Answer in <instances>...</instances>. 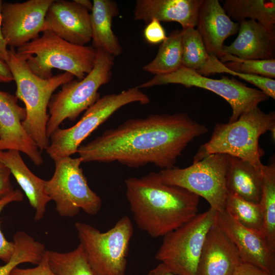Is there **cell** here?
I'll list each match as a JSON object with an SVG mask.
<instances>
[{"instance_id": "38", "label": "cell", "mask_w": 275, "mask_h": 275, "mask_svg": "<svg viewBox=\"0 0 275 275\" xmlns=\"http://www.w3.org/2000/svg\"><path fill=\"white\" fill-rule=\"evenodd\" d=\"M12 80L13 78L9 66L0 58V83L9 82Z\"/></svg>"}, {"instance_id": "4", "label": "cell", "mask_w": 275, "mask_h": 275, "mask_svg": "<svg viewBox=\"0 0 275 275\" xmlns=\"http://www.w3.org/2000/svg\"><path fill=\"white\" fill-rule=\"evenodd\" d=\"M6 63L16 83L15 96L25 105L26 117L22 126L39 150H46L49 144L46 134L49 119L47 108L52 94L74 77L64 72L47 79L40 78L32 72L24 59L13 48L9 49Z\"/></svg>"}, {"instance_id": "2", "label": "cell", "mask_w": 275, "mask_h": 275, "mask_svg": "<svg viewBox=\"0 0 275 275\" xmlns=\"http://www.w3.org/2000/svg\"><path fill=\"white\" fill-rule=\"evenodd\" d=\"M125 184L136 226L152 237H163L198 214L200 197L164 183L158 172L127 178Z\"/></svg>"}, {"instance_id": "14", "label": "cell", "mask_w": 275, "mask_h": 275, "mask_svg": "<svg viewBox=\"0 0 275 275\" xmlns=\"http://www.w3.org/2000/svg\"><path fill=\"white\" fill-rule=\"evenodd\" d=\"M215 224L234 244L243 263L275 275V250L261 233L243 226L225 210L217 212Z\"/></svg>"}, {"instance_id": "15", "label": "cell", "mask_w": 275, "mask_h": 275, "mask_svg": "<svg viewBox=\"0 0 275 275\" xmlns=\"http://www.w3.org/2000/svg\"><path fill=\"white\" fill-rule=\"evenodd\" d=\"M15 95L0 90V150H16L26 154L37 166L43 159L36 144L24 130V107L19 105Z\"/></svg>"}, {"instance_id": "40", "label": "cell", "mask_w": 275, "mask_h": 275, "mask_svg": "<svg viewBox=\"0 0 275 275\" xmlns=\"http://www.w3.org/2000/svg\"><path fill=\"white\" fill-rule=\"evenodd\" d=\"M148 275H177L170 271L163 264L160 263L152 269Z\"/></svg>"}, {"instance_id": "22", "label": "cell", "mask_w": 275, "mask_h": 275, "mask_svg": "<svg viewBox=\"0 0 275 275\" xmlns=\"http://www.w3.org/2000/svg\"><path fill=\"white\" fill-rule=\"evenodd\" d=\"M90 13L92 46L116 57L123 52L119 40L114 34L112 22L118 15L117 4L112 0H93Z\"/></svg>"}, {"instance_id": "20", "label": "cell", "mask_w": 275, "mask_h": 275, "mask_svg": "<svg viewBox=\"0 0 275 275\" xmlns=\"http://www.w3.org/2000/svg\"><path fill=\"white\" fill-rule=\"evenodd\" d=\"M239 23L236 39L223 51L244 60L274 59L275 31L254 20Z\"/></svg>"}, {"instance_id": "39", "label": "cell", "mask_w": 275, "mask_h": 275, "mask_svg": "<svg viewBox=\"0 0 275 275\" xmlns=\"http://www.w3.org/2000/svg\"><path fill=\"white\" fill-rule=\"evenodd\" d=\"M3 1L0 0V58L6 62L8 58L9 49L7 48V45L3 36L1 23V9Z\"/></svg>"}, {"instance_id": "37", "label": "cell", "mask_w": 275, "mask_h": 275, "mask_svg": "<svg viewBox=\"0 0 275 275\" xmlns=\"http://www.w3.org/2000/svg\"><path fill=\"white\" fill-rule=\"evenodd\" d=\"M232 275H271L254 265L241 262L233 271Z\"/></svg>"}, {"instance_id": "17", "label": "cell", "mask_w": 275, "mask_h": 275, "mask_svg": "<svg viewBox=\"0 0 275 275\" xmlns=\"http://www.w3.org/2000/svg\"><path fill=\"white\" fill-rule=\"evenodd\" d=\"M239 23L233 21L218 0H204L198 16L196 30L209 55L224 56V41L236 34Z\"/></svg>"}, {"instance_id": "30", "label": "cell", "mask_w": 275, "mask_h": 275, "mask_svg": "<svg viewBox=\"0 0 275 275\" xmlns=\"http://www.w3.org/2000/svg\"><path fill=\"white\" fill-rule=\"evenodd\" d=\"M225 210L243 226L262 234L263 219L259 203L228 193Z\"/></svg>"}, {"instance_id": "13", "label": "cell", "mask_w": 275, "mask_h": 275, "mask_svg": "<svg viewBox=\"0 0 275 275\" xmlns=\"http://www.w3.org/2000/svg\"><path fill=\"white\" fill-rule=\"evenodd\" d=\"M53 0L3 2L1 28L7 46L18 48L43 31L47 11Z\"/></svg>"}, {"instance_id": "8", "label": "cell", "mask_w": 275, "mask_h": 275, "mask_svg": "<svg viewBox=\"0 0 275 275\" xmlns=\"http://www.w3.org/2000/svg\"><path fill=\"white\" fill-rule=\"evenodd\" d=\"M150 101L138 87L104 95L86 110L74 125L54 131L46 152L54 161L70 157L77 153L82 141L120 108L133 102L147 104Z\"/></svg>"}, {"instance_id": "11", "label": "cell", "mask_w": 275, "mask_h": 275, "mask_svg": "<svg viewBox=\"0 0 275 275\" xmlns=\"http://www.w3.org/2000/svg\"><path fill=\"white\" fill-rule=\"evenodd\" d=\"M227 162V154H213L186 168L174 166L158 173L164 183L181 187L203 198L210 208L221 212L225 210L228 194Z\"/></svg>"}, {"instance_id": "23", "label": "cell", "mask_w": 275, "mask_h": 275, "mask_svg": "<svg viewBox=\"0 0 275 275\" xmlns=\"http://www.w3.org/2000/svg\"><path fill=\"white\" fill-rule=\"evenodd\" d=\"M227 155L226 184L228 193L259 203L262 182L261 170L240 158Z\"/></svg>"}, {"instance_id": "3", "label": "cell", "mask_w": 275, "mask_h": 275, "mask_svg": "<svg viewBox=\"0 0 275 275\" xmlns=\"http://www.w3.org/2000/svg\"><path fill=\"white\" fill-rule=\"evenodd\" d=\"M267 131L274 136V112L266 113L258 106L253 107L233 122L216 124L210 140L200 146L193 162L209 155L224 154L240 158L261 170L263 153L259 140Z\"/></svg>"}, {"instance_id": "19", "label": "cell", "mask_w": 275, "mask_h": 275, "mask_svg": "<svg viewBox=\"0 0 275 275\" xmlns=\"http://www.w3.org/2000/svg\"><path fill=\"white\" fill-rule=\"evenodd\" d=\"M204 0H138L133 18L147 24L152 19L174 21L182 29L196 26L199 11Z\"/></svg>"}, {"instance_id": "16", "label": "cell", "mask_w": 275, "mask_h": 275, "mask_svg": "<svg viewBox=\"0 0 275 275\" xmlns=\"http://www.w3.org/2000/svg\"><path fill=\"white\" fill-rule=\"evenodd\" d=\"M44 31L72 44L86 45L92 40L90 13L74 1L53 0L46 12Z\"/></svg>"}, {"instance_id": "28", "label": "cell", "mask_w": 275, "mask_h": 275, "mask_svg": "<svg viewBox=\"0 0 275 275\" xmlns=\"http://www.w3.org/2000/svg\"><path fill=\"white\" fill-rule=\"evenodd\" d=\"M182 31V67L203 75L211 63L212 56L207 52L196 29L187 28Z\"/></svg>"}, {"instance_id": "41", "label": "cell", "mask_w": 275, "mask_h": 275, "mask_svg": "<svg viewBox=\"0 0 275 275\" xmlns=\"http://www.w3.org/2000/svg\"><path fill=\"white\" fill-rule=\"evenodd\" d=\"M77 4L91 12L93 8V2L89 0H74Z\"/></svg>"}, {"instance_id": "10", "label": "cell", "mask_w": 275, "mask_h": 275, "mask_svg": "<svg viewBox=\"0 0 275 275\" xmlns=\"http://www.w3.org/2000/svg\"><path fill=\"white\" fill-rule=\"evenodd\" d=\"M52 177L45 180V191L56 203V209L62 217L76 216L80 210L94 215L101 208L102 201L88 185L80 166L81 159L71 156L54 160Z\"/></svg>"}, {"instance_id": "25", "label": "cell", "mask_w": 275, "mask_h": 275, "mask_svg": "<svg viewBox=\"0 0 275 275\" xmlns=\"http://www.w3.org/2000/svg\"><path fill=\"white\" fill-rule=\"evenodd\" d=\"M182 31H172L161 43L156 56L142 70L156 75L172 73L182 67Z\"/></svg>"}, {"instance_id": "32", "label": "cell", "mask_w": 275, "mask_h": 275, "mask_svg": "<svg viewBox=\"0 0 275 275\" xmlns=\"http://www.w3.org/2000/svg\"><path fill=\"white\" fill-rule=\"evenodd\" d=\"M215 72L225 73L236 76L258 88L268 97L275 99V80L260 75L235 72L227 68L219 61L215 68Z\"/></svg>"}, {"instance_id": "36", "label": "cell", "mask_w": 275, "mask_h": 275, "mask_svg": "<svg viewBox=\"0 0 275 275\" xmlns=\"http://www.w3.org/2000/svg\"><path fill=\"white\" fill-rule=\"evenodd\" d=\"M11 174L10 169L0 162V199L14 190L10 179Z\"/></svg>"}, {"instance_id": "24", "label": "cell", "mask_w": 275, "mask_h": 275, "mask_svg": "<svg viewBox=\"0 0 275 275\" xmlns=\"http://www.w3.org/2000/svg\"><path fill=\"white\" fill-rule=\"evenodd\" d=\"M223 8L230 18L238 22L250 18L274 30V0H226Z\"/></svg>"}, {"instance_id": "26", "label": "cell", "mask_w": 275, "mask_h": 275, "mask_svg": "<svg viewBox=\"0 0 275 275\" xmlns=\"http://www.w3.org/2000/svg\"><path fill=\"white\" fill-rule=\"evenodd\" d=\"M259 201L263 219L262 234L275 250V164L263 165Z\"/></svg>"}, {"instance_id": "7", "label": "cell", "mask_w": 275, "mask_h": 275, "mask_svg": "<svg viewBox=\"0 0 275 275\" xmlns=\"http://www.w3.org/2000/svg\"><path fill=\"white\" fill-rule=\"evenodd\" d=\"M75 228L87 260L96 275H125L130 241L133 233L130 218L124 215L101 232L86 223Z\"/></svg>"}, {"instance_id": "35", "label": "cell", "mask_w": 275, "mask_h": 275, "mask_svg": "<svg viewBox=\"0 0 275 275\" xmlns=\"http://www.w3.org/2000/svg\"><path fill=\"white\" fill-rule=\"evenodd\" d=\"M10 275H56L51 269L48 262V250L45 252L41 262L35 267L21 268L15 267Z\"/></svg>"}, {"instance_id": "12", "label": "cell", "mask_w": 275, "mask_h": 275, "mask_svg": "<svg viewBox=\"0 0 275 275\" xmlns=\"http://www.w3.org/2000/svg\"><path fill=\"white\" fill-rule=\"evenodd\" d=\"M168 84H179L187 88H203L223 97L232 109L229 123L236 121L243 112L268 98L260 90L249 87L234 78L223 76L221 79L210 78L184 67L171 74L154 75L138 87L147 88Z\"/></svg>"}, {"instance_id": "31", "label": "cell", "mask_w": 275, "mask_h": 275, "mask_svg": "<svg viewBox=\"0 0 275 275\" xmlns=\"http://www.w3.org/2000/svg\"><path fill=\"white\" fill-rule=\"evenodd\" d=\"M221 62L229 69L235 72L254 74L268 78L275 77V59L244 60L224 53Z\"/></svg>"}, {"instance_id": "18", "label": "cell", "mask_w": 275, "mask_h": 275, "mask_svg": "<svg viewBox=\"0 0 275 275\" xmlns=\"http://www.w3.org/2000/svg\"><path fill=\"white\" fill-rule=\"evenodd\" d=\"M241 262L236 247L215 222L206 235L196 275H232Z\"/></svg>"}, {"instance_id": "5", "label": "cell", "mask_w": 275, "mask_h": 275, "mask_svg": "<svg viewBox=\"0 0 275 275\" xmlns=\"http://www.w3.org/2000/svg\"><path fill=\"white\" fill-rule=\"evenodd\" d=\"M16 51L32 72L43 79L51 77L52 69H58L81 80L93 69L97 55L92 46L72 44L49 31H43Z\"/></svg>"}, {"instance_id": "33", "label": "cell", "mask_w": 275, "mask_h": 275, "mask_svg": "<svg viewBox=\"0 0 275 275\" xmlns=\"http://www.w3.org/2000/svg\"><path fill=\"white\" fill-rule=\"evenodd\" d=\"M23 194L19 189L14 190L7 196L0 199V213L4 208L13 202H20L23 200ZM15 250L13 242L8 241L5 237L0 228V259L5 263L10 261Z\"/></svg>"}, {"instance_id": "9", "label": "cell", "mask_w": 275, "mask_h": 275, "mask_svg": "<svg viewBox=\"0 0 275 275\" xmlns=\"http://www.w3.org/2000/svg\"><path fill=\"white\" fill-rule=\"evenodd\" d=\"M217 212L210 208L163 236L156 259L177 275H196L205 240Z\"/></svg>"}, {"instance_id": "34", "label": "cell", "mask_w": 275, "mask_h": 275, "mask_svg": "<svg viewBox=\"0 0 275 275\" xmlns=\"http://www.w3.org/2000/svg\"><path fill=\"white\" fill-rule=\"evenodd\" d=\"M144 36L146 41L151 44L162 43L167 37L160 22L155 19L147 24L144 30Z\"/></svg>"}, {"instance_id": "27", "label": "cell", "mask_w": 275, "mask_h": 275, "mask_svg": "<svg viewBox=\"0 0 275 275\" xmlns=\"http://www.w3.org/2000/svg\"><path fill=\"white\" fill-rule=\"evenodd\" d=\"M15 250L9 262L0 266V275H10L18 265L30 263L38 265L46 252L45 246L23 231H18L13 236Z\"/></svg>"}, {"instance_id": "1", "label": "cell", "mask_w": 275, "mask_h": 275, "mask_svg": "<svg viewBox=\"0 0 275 275\" xmlns=\"http://www.w3.org/2000/svg\"><path fill=\"white\" fill-rule=\"evenodd\" d=\"M208 131L185 113L151 114L105 130L77 153L82 162L116 161L135 168L152 163L164 170L175 166L187 145Z\"/></svg>"}, {"instance_id": "29", "label": "cell", "mask_w": 275, "mask_h": 275, "mask_svg": "<svg viewBox=\"0 0 275 275\" xmlns=\"http://www.w3.org/2000/svg\"><path fill=\"white\" fill-rule=\"evenodd\" d=\"M48 253L49 265L56 275H96L80 244L70 252Z\"/></svg>"}, {"instance_id": "21", "label": "cell", "mask_w": 275, "mask_h": 275, "mask_svg": "<svg viewBox=\"0 0 275 275\" xmlns=\"http://www.w3.org/2000/svg\"><path fill=\"white\" fill-rule=\"evenodd\" d=\"M0 162L10 169L30 205L35 210L34 221H40L44 217L47 204L51 201L45 189V180L32 172L18 150H0Z\"/></svg>"}, {"instance_id": "6", "label": "cell", "mask_w": 275, "mask_h": 275, "mask_svg": "<svg viewBox=\"0 0 275 275\" xmlns=\"http://www.w3.org/2000/svg\"><path fill=\"white\" fill-rule=\"evenodd\" d=\"M115 58L103 50H97L91 71L81 80L73 79L64 84L61 90L52 96L48 106L46 125L49 139L65 120L74 121L100 98L98 89L110 81Z\"/></svg>"}]
</instances>
